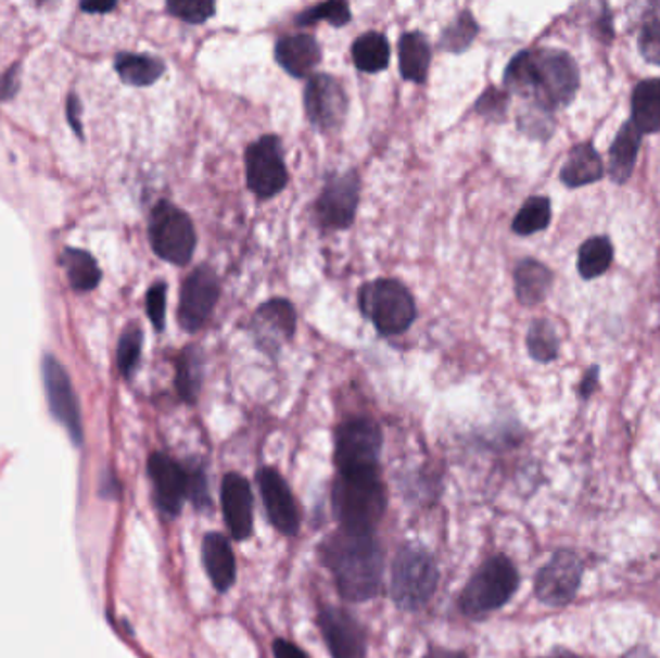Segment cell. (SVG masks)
Returning a JSON list of instances; mask_svg holds the SVG:
<instances>
[{
    "label": "cell",
    "mask_w": 660,
    "mask_h": 658,
    "mask_svg": "<svg viewBox=\"0 0 660 658\" xmlns=\"http://www.w3.org/2000/svg\"><path fill=\"white\" fill-rule=\"evenodd\" d=\"M359 205V178L356 173L334 174L317 201V215L330 230L352 226Z\"/></svg>",
    "instance_id": "5bb4252c"
},
{
    "label": "cell",
    "mask_w": 660,
    "mask_h": 658,
    "mask_svg": "<svg viewBox=\"0 0 660 658\" xmlns=\"http://www.w3.org/2000/svg\"><path fill=\"white\" fill-rule=\"evenodd\" d=\"M43 384L49 398L51 414L59 423L64 425L68 431L69 439L74 444L84 441V423H81V409H79L78 396L72 387L68 371L54 355H45Z\"/></svg>",
    "instance_id": "30bf717a"
},
{
    "label": "cell",
    "mask_w": 660,
    "mask_h": 658,
    "mask_svg": "<svg viewBox=\"0 0 660 658\" xmlns=\"http://www.w3.org/2000/svg\"><path fill=\"white\" fill-rule=\"evenodd\" d=\"M149 242L161 260L183 267L193 257L198 236L182 208L161 201L149 218Z\"/></svg>",
    "instance_id": "52a82bcc"
},
{
    "label": "cell",
    "mask_w": 660,
    "mask_h": 658,
    "mask_svg": "<svg viewBox=\"0 0 660 658\" xmlns=\"http://www.w3.org/2000/svg\"><path fill=\"white\" fill-rule=\"evenodd\" d=\"M550 217L553 208L548 198H530L513 218L512 230L520 236L537 235L550 225Z\"/></svg>",
    "instance_id": "1f68e13d"
},
{
    "label": "cell",
    "mask_w": 660,
    "mask_h": 658,
    "mask_svg": "<svg viewBox=\"0 0 660 658\" xmlns=\"http://www.w3.org/2000/svg\"><path fill=\"white\" fill-rule=\"evenodd\" d=\"M637 47L645 61L660 66V20L643 26Z\"/></svg>",
    "instance_id": "f35d334b"
},
{
    "label": "cell",
    "mask_w": 660,
    "mask_h": 658,
    "mask_svg": "<svg viewBox=\"0 0 660 658\" xmlns=\"http://www.w3.org/2000/svg\"><path fill=\"white\" fill-rule=\"evenodd\" d=\"M62 267L68 275L69 287L78 292H91L101 282V269L91 253L76 248H66L62 252Z\"/></svg>",
    "instance_id": "83f0119b"
},
{
    "label": "cell",
    "mask_w": 660,
    "mask_h": 658,
    "mask_svg": "<svg viewBox=\"0 0 660 658\" xmlns=\"http://www.w3.org/2000/svg\"><path fill=\"white\" fill-rule=\"evenodd\" d=\"M305 114L319 130H339L346 118L347 97L340 81L327 74L312 76L304 93Z\"/></svg>",
    "instance_id": "4fadbf2b"
},
{
    "label": "cell",
    "mask_w": 660,
    "mask_h": 658,
    "mask_svg": "<svg viewBox=\"0 0 660 658\" xmlns=\"http://www.w3.org/2000/svg\"><path fill=\"white\" fill-rule=\"evenodd\" d=\"M203 564L218 591L232 587L236 580L234 553L220 533H208L203 539Z\"/></svg>",
    "instance_id": "603a6c76"
},
{
    "label": "cell",
    "mask_w": 660,
    "mask_h": 658,
    "mask_svg": "<svg viewBox=\"0 0 660 658\" xmlns=\"http://www.w3.org/2000/svg\"><path fill=\"white\" fill-rule=\"evenodd\" d=\"M553 273L543 263L535 260L521 261L513 273L516 295L521 305H537L547 298L553 287Z\"/></svg>",
    "instance_id": "cb8c5ba5"
},
{
    "label": "cell",
    "mask_w": 660,
    "mask_h": 658,
    "mask_svg": "<svg viewBox=\"0 0 660 658\" xmlns=\"http://www.w3.org/2000/svg\"><path fill=\"white\" fill-rule=\"evenodd\" d=\"M223 510L226 523L236 539H248L252 535V486L238 473H228L223 481Z\"/></svg>",
    "instance_id": "d6986e66"
},
{
    "label": "cell",
    "mask_w": 660,
    "mask_h": 658,
    "mask_svg": "<svg viewBox=\"0 0 660 658\" xmlns=\"http://www.w3.org/2000/svg\"><path fill=\"white\" fill-rule=\"evenodd\" d=\"M275 56L290 76L305 78L321 62V47L312 35H288L278 41Z\"/></svg>",
    "instance_id": "ffe728a7"
},
{
    "label": "cell",
    "mask_w": 660,
    "mask_h": 658,
    "mask_svg": "<svg viewBox=\"0 0 660 658\" xmlns=\"http://www.w3.org/2000/svg\"><path fill=\"white\" fill-rule=\"evenodd\" d=\"M259 486L272 526L284 535H294L300 528V514L287 481L278 476L275 469H263L259 473Z\"/></svg>",
    "instance_id": "e0dca14e"
},
{
    "label": "cell",
    "mask_w": 660,
    "mask_h": 658,
    "mask_svg": "<svg viewBox=\"0 0 660 658\" xmlns=\"http://www.w3.org/2000/svg\"><path fill=\"white\" fill-rule=\"evenodd\" d=\"M203 382V352L200 346H188L176 364V389L186 402H195Z\"/></svg>",
    "instance_id": "4dcf8cb0"
},
{
    "label": "cell",
    "mask_w": 660,
    "mask_h": 658,
    "mask_svg": "<svg viewBox=\"0 0 660 658\" xmlns=\"http://www.w3.org/2000/svg\"><path fill=\"white\" fill-rule=\"evenodd\" d=\"M188 498L198 508L208 506L207 479L201 469H188Z\"/></svg>",
    "instance_id": "b9f144b4"
},
{
    "label": "cell",
    "mask_w": 660,
    "mask_h": 658,
    "mask_svg": "<svg viewBox=\"0 0 660 658\" xmlns=\"http://www.w3.org/2000/svg\"><path fill=\"white\" fill-rule=\"evenodd\" d=\"M426 658H466L461 653L448 649H433Z\"/></svg>",
    "instance_id": "c3c4849f"
},
{
    "label": "cell",
    "mask_w": 660,
    "mask_h": 658,
    "mask_svg": "<svg viewBox=\"0 0 660 658\" xmlns=\"http://www.w3.org/2000/svg\"><path fill=\"white\" fill-rule=\"evenodd\" d=\"M599 387V367H591L589 371L583 375L582 384H580V396L589 398L591 394Z\"/></svg>",
    "instance_id": "7bdbcfd3"
},
{
    "label": "cell",
    "mask_w": 660,
    "mask_h": 658,
    "mask_svg": "<svg viewBox=\"0 0 660 658\" xmlns=\"http://www.w3.org/2000/svg\"><path fill=\"white\" fill-rule=\"evenodd\" d=\"M614 260V248L605 236H593L587 242H583L578 255V270L585 280L599 278L610 269Z\"/></svg>",
    "instance_id": "f546056e"
},
{
    "label": "cell",
    "mask_w": 660,
    "mask_h": 658,
    "mask_svg": "<svg viewBox=\"0 0 660 658\" xmlns=\"http://www.w3.org/2000/svg\"><path fill=\"white\" fill-rule=\"evenodd\" d=\"M149 477L153 481L158 508L168 516L182 510L183 501L188 498V469L166 454H153L149 458Z\"/></svg>",
    "instance_id": "2e32d148"
},
{
    "label": "cell",
    "mask_w": 660,
    "mask_h": 658,
    "mask_svg": "<svg viewBox=\"0 0 660 658\" xmlns=\"http://www.w3.org/2000/svg\"><path fill=\"white\" fill-rule=\"evenodd\" d=\"M116 9V2H104V4H89V2H84L81 4V10H86V12H91V14H106V12H111V10Z\"/></svg>",
    "instance_id": "7dc6e473"
},
{
    "label": "cell",
    "mask_w": 660,
    "mask_h": 658,
    "mask_svg": "<svg viewBox=\"0 0 660 658\" xmlns=\"http://www.w3.org/2000/svg\"><path fill=\"white\" fill-rule=\"evenodd\" d=\"M518 572L506 556L488 558L461 593V610L471 618L495 612L504 607L518 590Z\"/></svg>",
    "instance_id": "5b68a950"
},
{
    "label": "cell",
    "mask_w": 660,
    "mask_h": 658,
    "mask_svg": "<svg viewBox=\"0 0 660 658\" xmlns=\"http://www.w3.org/2000/svg\"><path fill=\"white\" fill-rule=\"evenodd\" d=\"M642 131L637 130L634 122H624L617 134V139L608 149V176L612 182L625 184L634 174L639 148H642Z\"/></svg>",
    "instance_id": "44dd1931"
},
{
    "label": "cell",
    "mask_w": 660,
    "mask_h": 658,
    "mask_svg": "<svg viewBox=\"0 0 660 658\" xmlns=\"http://www.w3.org/2000/svg\"><path fill=\"white\" fill-rule=\"evenodd\" d=\"M583 562L572 551H556L535 578V595L548 607H566L582 585Z\"/></svg>",
    "instance_id": "8fae6325"
},
{
    "label": "cell",
    "mask_w": 660,
    "mask_h": 658,
    "mask_svg": "<svg viewBox=\"0 0 660 658\" xmlns=\"http://www.w3.org/2000/svg\"><path fill=\"white\" fill-rule=\"evenodd\" d=\"M245 176L259 200H270L287 188L288 170L277 136H263L245 153Z\"/></svg>",
    "instance_id": "9c48e42d"
},
{
    "label": "cell",
    "mask_w": 660,
    "mask_h": 658,
    "mask_svg": "<svg viewBox=\"0 0 660 658\" xmlns=\"http://www.w3.org/2000/svg\"><path fill=\"white\" fill-rule=\"evenodd\" d=\"M317 22H329L334 27L346 26L350 22V7L346 2H322L297 16L300 26H313Z\"/></svg>",
    "instance_id": "d590c367"
},
{
    "label": "cell",
    "mask_w": 660,
    "mask_h": 658,
    "mask_svg": "<svg viewBox=\"0 0 660 658\" xmlns=\"http://www.w3.org/2000/svg\"><path fill=\"white\" fill-rule=\"evenodd\" d=\"M294 305L287 300H270L253 315L252 330L257 346L265 354H277L280 346L294 337Z\"/></svg>",
    "instance_id": "9a60e30c"
},
{
    "label": "cell",
    "mask_w": 660,
    "mask_h": 658,
    "mask_svg": "<svg viewBox=\"0 0 660 658\" xmlns=\"http://www.w3.org/2000/svg\"><path fill=\"white\" fill-rule=\"evenodd\" d=\"M166 10L186 24H203L215 14L217 7L207 0H170Z\"/></svg>",
    "instance_id": "8d00e7d4"
},
{
    "label": "cell",
    "mask_w": 660,
    "mask_h": 658,
    "mask_svg": "<svg viewBox=\"0 0 660 658\" xmlns=\"http://www.w3.org/2000/svg\"><path fill=\"white\" fill-rule=\"evenodd\" d=\"M145 305H148V315L153 327L156 330L165 329L166 321V284L165 282H156L153 287L149 288L148 298H145Z\"/></svg>",
    "instance_id": "ab89813d"
},
{
    "label": "cell",
    "mask_w": 660,
    "mask_h": 658,
    "mask_svg": "<svg viewBox=\"0 0 660 658\" xmlns=\"http://www.w3.org/2000/svg\"><path fill=\"white\" fill-rule=\"evenodd\" d=\"M322 637L334 658H364V632L352 616L339 608H327L319 616Z\"/></svg>",
    "instance_id": "ac0fdd59"
},
{
    "label": "cell",
    "mask_w": 660,
    "mask_h": 658,
    "mask_svg": "<svg viewBox=\"0 0 660 658\" xmlns=\"http://www.w3.org/2000/svg\"><path fill=\"white\" fill-rule=\"evenodd\" d=\"M114 68L122 81L134 87L153 86L156 79L165 74V62L149 54L122 52L114 61Z\"/></svg>",
    "instance_id": "4316f807"
},
{
    "label": "cell",
    "mask_w": 660,
    "mask_h": 658,
    "mask_svg": "<svg viewBox=\"0 0 660 658\" xmlns=\"http://www.w3.org/2000/svg\"><path fill=\"white\" fill-rule=\"evenodd\" d=\"M504 86L510 93L528 97L531 103L553 113L558 106L572 103L580 87V68L566 51H521L504 72Z\"/></svg>",
    "instance_id": "6da1fadb"
},
{
    "label": "cell",
    "mask_w": 660,
    "mask_h": 658,
    "mask_svg": "<svg viewBox=\"0 0 660 658\" xmlns=\"http://www.w3.org/2000/svg\"><path fill=\"white\" fill-rule=\"evenodd\" d=\"M439 583V570L433 556L423 548L406 546L392 564L391 593L394 603L404 610H416L429 603Z\"/></svg>",
    "instance_id": "8992f818"
},
{
    "label": "cell",
    "mask_w": 660,
    "mask_h": 658,
    "mask_svg": "<svg viewBox=\"0 0 660 658\" xmlns=\"http://www.w3.org/2000/svg\"><path fill=\"white\" fill-rule=\"evenodd\" d=\"M560 350V340L556 334L555 325L547 319L531 322L528 330V352L538 364H548L556 359Z\"/></svg>",
    "instance_id": "d6a6232c"
},
{
    "label": "cell",
    "mask_w": 660,
    "mask_h": 658,
    "mask_svg": "<svg viewBox=\"0 0 660 658\" xmlns=\"http://www.w3.org/2000/svg\"><path fill=\"white\" fill-rule=\"evenodd\" d=\"M622 658H655L651 655V650L643 649V647H637V649L630 650L625 657Z\"/></svg>",
    "instance_id": "681fc988"
},
{
    "label": "cell",
    "mask_w": 660,
    "mask_h": 658,
    "mask_svg": "<svg viewBox=\"0 0 660 658\" xmlns=\"http://www.w3.org/2000/svg\"><path fill=\"white\" fill-rule=\"evenodd\" d=\"M79 113H81V106H79V99L76 96L68 97V121L72 124L74 131L78 134L79 138L84 136L81 134V122H79Z\"/></svg>",
    "instance_id": "f6af8a7d"
},
{
    "label": "cell",
    "mask_w": 660,
    "mask_h": 658,
    "mask_svg": "<svg viewBox=\"0 0 660 658\" xmlns=\"http://www.w3.org/2000/svg\"><path fill=\"white\" fill-rule=\"evenodd\" d=\"M275 657L277 658H307L304 650L297 649L295 645L284 640H278L275 643Z\"/></svg>",
    "instance_id": "ee69618b"
},
{
    "label": "cell",
    "mask_w": 660,
    "mask_h": 658,
    "mask_svg": "<svg viewBox=\"0 0 660 658\" xmlns=\"http://www.w3.org/2000/svg\"><path fill=\"white\" fill-rule=\"evenodd\" d=\"M141 346H143V332L136 322H131L122 332L118 342V369L126 379H130L141 357Z\"/></svg>",
    "instance_id": "e575fe53"
},
{
    "label": "cell",
    "mask_w": 660,
    "mask_h": 658,
    "mask_svg": "<svg viewBox=\"0 0 660 658\" xmlns=\"http://www.w3.org/2000/svg\"><path fill=\"white\" fill-rule=\"evenodd\" d=\"M506 106H508V96L504 91L491 87L479 99L478 113L491 116V118H503Z\"/></svg>",
    "instance_id": "60d3db41"
},
{
    "label": "cell",
    "mask_w": 660,
    "mask_h": 658,
    "mask_svg": "<svg viewBox=\"0 0 660 658\" xmlns=\"http://www.w3.org/2000/svg\"><path fill=\"white\" fill-rule=\"evenodd\" d=\"M632 122L642 134L660 131V79H643L635 86Z\"/></svg>",
    "instance_id": "d4e9b609"
},
{
    "label": "cell",
    "mask_w": 660,
    "mask_h": 658,
    "mask_svg": "<svg viewBox=\"0 0 660 658\" xmlns=\"http://www.w3.org/2000/svg\"><path fill=\"white\" fill-rule=\"evenodd\" d=\"M17 89V68L10 69L9 74L0 81V99H9Z\"/></svg>",
    "instance_id": "bcb514c9"
},
{
    "label": "cell",
    "mask_w": 660,
    "mask_h": 658,
    "mask_svg": "<svg viewBox=\"0 0 660 658\" xmlns=\"http://www.w3.org/2000/svg\"><path fill=\"white\" fill-rule=\"evenodd\" d=\"M479 26L471 12H461L460 16L446 27L441 37V49L448 52H464L478 37Z\"/></svg>",
    "instance_id": "836d02e7"
},
{
    "label": "cell",
    "mask_w": 660,
    "mask_h": 658,
    "mask_svg": "<svg viewBox=\"0 0 660 658\" xmlns=\"http://www.w3.org/2000/svg\"><path fill=\"white\" fill-rule=\"evenodd\" d=\"M398 47L402 78L423 84L431 66V47L426 35L417 31L402 35Z\"/></svg>",
    "instance_id": "484cf974"
},
{
    "label": "cell",
    "mask_w": 660,
    "mask_h": 658,
    "mask_svg": "<svg viewBox=\"0 0 660 658\" xmlns=\"http://www.w3.org/2000/svg\"><path fill=\"white\" fill-rule=\"evenodd\" d=\"M359 307L382 337H396L416 319V302L398 280L381 278L359 288Z\"/></svg>",
    "instance_id": "277c9868"
},
{
    "label": "cell",
    "mask_w": 660,
    "mask_h": 658,
    "mask_svg": "<svg viewBox=\"0 0 660 658\" xmlns=\"http://www.w3.org/2000/svg\"><path fill=\"white\" fill-rule=\"evenodd\" d=\"M325 558L337 578L342 597L361 603L377 595L381 585L382 555L373 531L342 529L325 546Z\"/></svg>",
    "instance_id": "7a4b0ae2"
},
{
    "label": "cell",
    "mask_w": 660,
    "mask_h": 658,
    "mask_svg": "<svg viewBox=\"0 0 660 658\" xmlns=\"http://www.w3.org/2000/svg\"><path fill=\"white\" fill-rule=\"evenodd\" d=\"M220 298V282L215 270L201 265L183 282L178 321L186 332H198L208 321Z\"/></svg>",
    "instance_id": "7c38bea8"
},
{
    "label": "cell",
    "mask_w": 660,
    "mask_h": 658,
    "mask_svg": "<svg viewBox=\"0 0 660 658\" xmlns=\"http://www.w3.org/2000/svg\"><path fill=\"white\" fill-rule=\"evenodd\" d=\"M352 56H354L357 69L367 72V74H377L389 66L391 47L384 35L369 31V34L357 37L356 43L352 47Z\"/></svg>",
    "instance_id": "f1b7e54d"
},
{
    "label": "cell",
    "mask_w": 660,
    "mask_h": 658,
    "mask_svg": "<svg viewBox=\"0 0 660 658\" xmlns=\"http://www.w3.org/2000/svg\"><path fill=\"white\" fill-rule=\"evenodd\" d=\"M602 176H605L602 159L591 143H578L568 153V159L560 170V180L566 188H572V190L587 186V184L599 182Z\"/></svg>",
    "instance_id": "7402d4cb"
},
{
    "label": "cell",
    "mask_w": 660,
    "mask_h": 658,
    "mask_svg": "<svg viewBox=\"0 0 660 658\" xmlns=\"http://www.w3.org/2000/svg\"><path fill=\"white\" fill-rule=\"evenodd\" d=\"M381 444V429L371 419H352L342 425L337 434L340 476L377 471Z\"/></svg>",
    "instance_id": "ba28073f"
},
{
    "label": "cell",
    "mask_w": 660,
    "mask_h": 658,
    "mask_svg": "<svg viewBox=\"0 0 660 658\" xmlns=\"http://www.w3.org/2000/svg\"><path fill=\"white\" fill-rule=\"evenodd\" d=\"M332 501L342 529L346 531H373L386 508V493L377 471L340 476Z\"/></svg>",
    "instance_id": "3957f363"
},
{
    "label": "cell",
    "mask_w": 660,
    "mask_h": 658,
    "mask_svg": "<svg viewBox=\"0 0 660 658\" xmlns=\"http://www.w3.org/2000/svg\"><path fill=\"white\" fill-rule=\"evenodd\" d=\"M528 109H530L528 114L520 118L521 130L525 131L528 136H533V138L547 139L555 130V122L550 118V111L533 103Z\"/></svg>",
    "instance_id": "74e56055"
}]
</instances>
